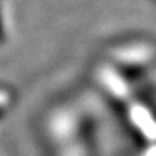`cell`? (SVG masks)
I'll list each match as a JSON object with an SVG mask.
<instances>
[{
	"label": "cell",
	"mask_w": 156,
	"mask_h": 156,
	"mask_svg": "<svg viewBox=\"0 0 156 156\" xmlns=\"http://www.w3.org/2000/svg\"><path fill=\"white\" fill-rule=\"evenodd\" d=\"M105 62L137 84L156 62V45L147 40L121 41L108 48Z\"/></svg>",
	"instance_id": "obj_1"
},
{
	"label": "cell",
	"mask_w": 156,
	"mask_h": 156,
	"mask_svg": "<svg viewBox=\"0 0 156 156\" xmlns=\"http://www.w3.org/2000/svg\"><path fill=\"white\" fill-rule=\"evenodd\" d=\"M126 119L131 127L148 144L156 142V108L153 105L140 99L139 96L132 97L124 104Z\"/></svg>",
	"instance_id": "obj_2"
},
{
	"label": "cell",
	"mask_w": 156,
	"mask_h": 156,
	"mask_svg": "<svg viewBox=\"0 0 156 156\" xmlns=\"http://www.w3.org/2000/svg\"><path fill=\"white\" fill-rule=\"evenodd\" d=\"M142 156H156V142L154 144H148V147L142 151Z\"/></svg>",
	"instance_id": "obj_3"
}]
</instances>
